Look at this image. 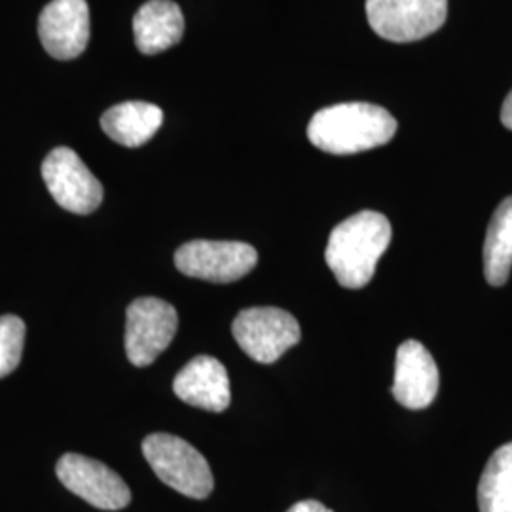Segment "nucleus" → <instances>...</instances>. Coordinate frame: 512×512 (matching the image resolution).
<instances>
[{
  "mask_svg": "<svg viewBox=\"0 0 512 512\" xmlns=\"http://www.w3.org/2000/svg\"><path fill=\"white\" fill-rule=\"evenodd\" d=\"M287 512H334L327 509L323 503L313 501V499H306V501H298Z\"/></svg>",
  "mask_w": 512,
  "mask_h": 512,
  "instance_id": "nucleus-18",
  "label": "nucleus"
},
{
  "mask_svg": "<svg viewBox=\"0 0 512 512\" xmlns=\"http://www.w3.org/2000/svg\"><path fill=\"white\" fill-rule=\"evenodd\" d=\"M232 334L239 348L262 365L275 363L302 338L296 317L279 308H249L241 311L234 319Z\"/></svg>",
  "mask_w": 512,
  "mask_h": 512,
  "instance_id": "nucleus-7",
  "label": "nucleus"
},
{
  "mask_svg": "<svg viewBox=\"0 0 512 512\" xmlns=\"http://www.w3.org/2000/svg\"><path fill=\"white\" fill-rule=\"evenodd\" d=\"M448 0H366V18L376 35L391 42H416L437 33Z\"/></svg>",
  "mask_w": 512,
  "mask_h": 512,
  "instance_id": "nucleus-6",
  "label": "nucleus"
},
{
  "mask_svg": "<svg viewBox=\"0 0 512 512\" xmlns=\"http://www.w3.org/2000/svg\"><path fill=\"white\" fill-rule=\"evenodd\" d=\"M173 391L183 403L207 412H224L232 403L230 378L224 365L211 355L192 359L175 376Z\"/></svg>",
  "mask_w": 512,
  "mask_h": 512,
  "instance_id": "nucleus-12",
  "label": "nucleus"
},
{
  "mask_svg": "<svg viewBox=\"0 0 512 512\" xmlns=\"http://www.w3.org/2000/svg\"><path fill=\"white\" fill-rule=\"evenodd\" d=\"M164 112L145 101H128L114 105L101 116V128L122 147L137 148L148 143L162 128Z\"/></svg>",
  "mask_w": 512,
  "mask_h": 512,
  "instance_id": "nucleus-14",
  "label": "nucleus"
},
{
  "mask_svg": "<svg viewBox=\"0 0 512 512\" xmlns=\"http://www.w3.org/2000/svg\"><path fill=\"white\" fill-rule=\"evenodd\" d=\"M133 35L139 52L156 55L173 48L184 35V16L173 0H150L133 18Z\"/></svg>",
  "mask_w": 512,
  "mask_h": 512,
  "instance_id": "nucleus-13",
  "label": "nucleus"
},
{
  "mask_svg": "<svg viewBox=\"0 0 512 512\" xmlns=\"http://www.w3.org/2000/svg\"><path fill=\"white\" fill-rule=\"evenodd\" d=\"M143 456L158 478L179 494L205 499L215 488L207 459L192 444L175 435H148L143 440Z\"/></svg>",
  "mask_w": 512,
  "mask_h": 512,
  "instance_id": "nucleus-3",
  "label": "nucleus"
},
{
  "mask_svg": "<svg viewBox=\"0 0 512 512\" xmlns=\"http://www.w3.org/2000/svg\"><path fill=\"white\" fill-rule=\"evenodd\" d=\"M38 37L46 52L67 61L90 42V8L86 0H52L38 19Z\"/></svg>",
  "mask_w": 512,
  "mask_h": 512,
  "instance_id": "nucleus-10",
  "label": "nucleus"
},
{
  "mask_svg": "<svg viewBox=\"0 0 512 512\" xmlns=\"http://www.w3.org/2000/svg\"><path fill=\"white\" fill-rule=\"evenodd\" d=\"M57 478L69 492L103 511L126 509L131 501L122 476L97 459L65 454L57 461Z\"/></svg>",
  "mask_w": 512,
  "mask_h": 512,
  "instance_id": "nucleus-9",
  "label": "nucleus"
},
{
  "mask_svg": "<svg viewBox=\"0 0 512 512\" xmlns=\"http://www.w3.org/2000/svg\"><path fill=\"white\" fill-rule=\"evenodd\" d=\"M179 329L177 310L160 298L145 296L133 300L126 311V355L135 366L152 365Z\"/></svg>",
  "mask_w": 512,
  "mask_h": 512,
  "instance_id": "nucleus-4",
  "label": "nucleus"
},
{
  "mask_svg": "<svg viewBox=\"0 0 512 512\" xmlns=\"http://www.w3.org/2000/svg\"><path fill=\"white\" fill-rule=\"evenodd\" d=\"M42 177L55 203L69 213L90 215L103 202V186L71 148H54L42 164Z\"/></svg>",
  "mask_w": 512,
  "mask_h": 512,
  "instance_id": "nucleus-8",
  "label": "nucleus"
},
{
  "mask_svg": "<svg viewBox=\"0 0 512 512\" xmlns=\"http://www.w3.org/2000/svg\"><path fill=\"white\" fill-rule=\"evenodd\" d=\"M512 268V196L499 203L484 241V275L492 287L509 281Z\"/></svg>",
  "mask_w": 512,
  "mask_h": 512,
  "instance_id": "nucleus-15",
  "label": "nucleus"
},
{
  "mask_svg": "<svg viewBox=\"0 0 512 512\" xmlns=\"http://www.w3.org/2000/svg\"><path fill=\"white\" fill-rule=\"evenodd\" d=\"M391 241V224L382 213L361 211L330 232L325 260L344 289H363Z\"/></svg>",
  "mask_w": 512,
  "mask_h": 512,
  "instance_id": "nucleus-1",
  "label": "nucleus"
},
{
  "mask_svg": "<svg viewBox=\"0 0 512 512\" xmlns=\"http://www.w3.org/2000/svg\"><path fill=\"white\" fill-rule=\"evenodd\" d=\"M397 133V120L370 103H342L319 110L311 118L308 137L323 152L348 156L387 145Z\"/></svg>",
  "mask_w": 512,
  "mask_h": 512,
  "instance_id": "nucleus-2",
  "label": "nucleus"
},
{
  "mask_svg": "<svg viewBox=\"0 0 512 512\" xmlns=\"http://www.w3.org/2000/svg\"><path fill=\"white\" fill-rule=\"evenodd\" d=\"M501 122L503 126L512 131V92L507 95L505 103H503V109H501Z\"/></svg>",
  "mask_w": 512,
  "mask_h": 512,
  "instance_id": "nucleus-19",
  "label": "nucleus"
},
{
  "mask_svg": "<svg viewBox=\"0 0 512 512\" xmlns=\"http://www.w3.org/2000/svg\"><path fill=\"white\" fill-rule=\"evenodd\" d=\"M25 344V323L16 315L0 317V378H6L19 366Z\"/></svg>",
  "mask_w": 512,
  "mask_h": 512,
  "instance_id": "nucleus-17",
  "label": "nucleus"
},
{
  "mask_svg": "<svg viewBox=\"0 0 512 512\" xmlns=\"http://www.w3.org/2000/svg\"><path fill=\"white\" fill-rule=\"evenodd\" d=\"M439 368L433 355L418 340H406L397 349L391 393L408 410H423L439 393Z\"/></svg>",
  "mask_w": 512,
  "mask_h": 512,
  "instance_id": "nucleus-11",
  "label": "nucleus"
},
{
  "mask_svg": "<svg viewBox=\"0 0 512 512\" xmlns=\"http://www.w3.org/2000/svg\"><path fill=\"white\" fill-rule=\"evenodd\" d=\"M258 262L255 247L241 241L196 239L181 245L175 266L181 274L211 283H234L251 274Z\"/></svg>",
  "mask_w": 512,
  "mask_h": 512,
  "instance_id": "nucleus-5",
  "label": "nucleus"
},
{
  "mask_svg": "<svg viewBox=\"0 0 512 512\" xmlns=\"http://www.w3.org/2000/svg\"><path fill=\"white\" fill-rule=\"evenodd\" d=\"M480 512H512V442L497 448L478 482Z\"/></svg>",
  "mask_w": 512,
  "mask_h": 512,
  "instance_id": "nucleus-16",
  "label": "nucleus"
}]
</instances>
